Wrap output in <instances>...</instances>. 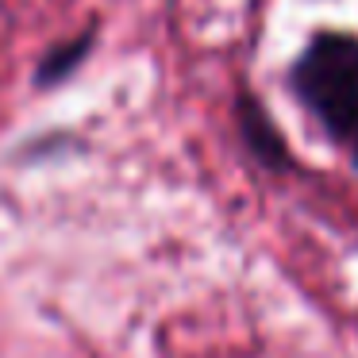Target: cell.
<instances>
[{
  "mask_svg": "<svg viewBox=\"0 0 358 358\" xmlns=\"http://www.w3.org/2000/svg\"><path fill=\"white\" fill-rule=\"evenodd\" d=\"M296 93L343 139L358 135V39L320 35L296 62Z\"/></svg>",
  "mask_w": 358,
  "mask_h": 358,
  "instance_id": "1",
  "label": "cell"
},
{
  "mask_svg": "<svg viewBox=\"0 0 358 358\" xmlns=\"http://www.w3.org/2000/svg\"><path fill=\"white\" fill-rule=\"evenodd\" d=\"M355 147H358V135H355Z\"/></svg>",
  "mask_w": 358,
  "mask_h": 358,
  "instance_id": "3",
  "label": "cell"
},
{
  "mask_svg": "<svg viewBox=\"0 0 358 358\" xmlns=\"http://www.w3.org/2000/svg\"><path fill=\"white\" fill-rule=\"evenodd\" d=\"M243 116H247V131L258 139V143H255V147H258V155H262V158H270V162H278V155H281V143L273 139V127H270V120H262L255 108H247Z\"/></svg>",
  "mask_w": 358,
  "mask_h": 358,
  "instance_id": "2",
  "label": "cell"
}]
</instances>
